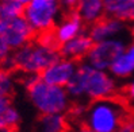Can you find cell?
Here are the masks:
<instances>
[{"label": "cell", "mask_w": 134, "mask_h": 132, "mask_svg": "<svg viewBox=\"0 0 134 132\" xmlns=\"http://www.w3.org/2000/svg\"><path fill=\"white\" fill-rule=\"evenodd\" d=\"M66 92L72 97H88L91 100L113 97L116 92V82L108 70L93 67L90 64L80 65L66 84Z\"/></svg>", "instance_id": "obj_1"}, {"label": "cell", "mask_w": 134, "mask_h": 132, "mask_svg": "<svg viewBox=\"0 0 134 132\" xmlns=\"http://www.w3.org/2000/svg\"><path fill=\"white\" fill-rule=\"evenodd\" d=\"M127 119V109L121 100L98 98L84 112V127L92 132H115Z\"/></svg>", "instance_id": "obj_2"}, {"label": "cell", "mask_w": 134, "mask_h": 132, "mask_svg": "<svg viewBox=\"0 0 134 132\" xmlns=\"http://www.w3.org/2000/svg\"><path fill=\"white\" fill-rule=\"evenodd\" d=\"M26 86L31 103L42 115L62 113L69 105L66 89L42 81L39 74H30L26 80Z\"/></svg>", "instance_id": "obj_3"}, {"label": "cell", "mask_w": 134, "mask_h": 132, "mask_svg": "<svg viewBox=\"0 0 134 132\" xmlns=\"http://www.w3.org/2000/svg\"><path fill=\"white\" fill-rule=\"evenodd\" d=\"M58 50L46 47L42 43H30L20 46L10 58L12 67L27 74H39L52 62L60 58Z\"/></svg>", "instance_id": "obj_4"}, {"label": "cell", "mask_w": 134, "mask_h": 132, "mask_svg": "<svg viewBox=\"0 0 134 132\" xmlns=\"http://www.w3.org/2000/svg\"><path fill=\"white\" fill-rule=\"evenodd\" d=\"M58 11V0H31L25 5L23 16L27 19L35 33H43L54 28Z\"/></svg>", "instance_id": "obj_5"}, {"label": "cell", "mask_w": 134, "mask_h": 132, "mask_svg": "<svg viewBox=\"0 0 134 132\" xmlns=\"http://www.w3.org/2000/svg\"><path fill=\"white\" fill-rule=\"evenodd\" d=\"M35 36V30L27 19L20 15L10 19H0V38L8 45L10 49H18L31 42Z\"/></svg>", "instance_id": "obj_6"}, {"label": "cell", "mask_w": 134, "mask_h": 132, "mask_svg": "<svg viewBox=\"0 0 134 132\" xmlns=\"http://www.w3.org/2000/svg\"><path fill=\"white\" fill-rule=\"evenodd\" d=\"M125 46H126L125 41L121 39L119 36L95 42L91 50L88 51V54H87V61L93 67L102 69V70H108L115 58L125 49Z\"/></svg>", "instance_id": "obj_7"}, {"label": "cell", "mask_w": 134, "mask_h": 132, "mask_svg": "<svg viewBox=\"0 0 134 132\" xmlns=\"http://www.w3.org/2000/svg\"><path fill=\"white\" fill-rule=\"evenodd\" d=\"M77 70V66L73 59L68 58H57L54 62L39 73L41 80L52 84V85H58V86H66V84L70 81L73 74Z\"/></svg>", "instance_id": "obj_8"}, {"label": "cell", "mask_w": 134, "mask_h": 132, "mask_svg": "<svg viewBox=\"0 0 134 132\" xmlns=\"http://www.w3.org/2000/svg\"><path fill=\"white\" fill-rule=\"evenodd\" d=\"M125 30V22L113 18V16H107L99 19L98 22L93 23V26L90 31V36L92 38L93 42H100L104 39H111V38L119 36Z\"/></svg>", "instance_id": "obj_9"}, {"label": "cell", "mask_w": 134, "mask_h": 132, "mask_svg": "<svg viewBox=\"0 0 134 132\" xmlns=\"http://www.w3.org/2000/svg\"><path fill=\"white\" fill-rule=\"evenodd\" d=\"M93 43L95 42L92 41V38L90 35L80 34V35L72 38V39L61 43L58 51H60L61 57L75 61V59H80L83 57H87V54L91 50Z\"/></svg>", "instance_id": "obj_10"}, {"label": "cell", "mask_w": 134, "mask_h": 132, "mask_svg": "<svg viewBox=\"0 0 134 132\" xmlns=\"http://www.w3.org/2000/svg\"><path fill=\"white\" fill-rule=\"evenodd\" d=\"M108 72L116 78H127L134 74V41L125 46L110 66Z\"/></svg>", "instance_id": "obj_11"}, {"label": "cell", "mask_w": 134, "mask_h": 132, "mask_svg": "<svg viewBox=\"0 0 134 132\" xmlns=\"http://www.w3.org/2000/svg\"><path fill=\"white\" fill-rule=\"evenodd\" d=\"M83 30V19L81 16L77 14V11H73L68 15V18L61 23L60 26H57L56 28H53L54 35H56L58 43H64L72 38L77 36L81 34Z\"/></svg>", "instance_id": "obj_12"}, {"label": "cell", "mask_w": 134, "mask_h": 132, "mask_svg": "<svg viewBox=\"0 0 134 132\" xmlns=\"http://www.w3.org/2000/svg\"><path fill=\"white\" fill-rule=\"evenodd\" d=\"M104 14L125 23L134 22V0H103Z\"/></svg>", "instance_id": "obj_13"}, {"label": "cell", "mask_w": 134, "mask_h": 132, "mask_svg": "<svg viewBox=\"0 0 134 132\" xmlns=\"http://www.w3.org/2000/svg\"><path fill=\"white\" fill-rule=\"evenodd\" d=\"M76 11L81 16L83 22L92 24L106 15L103 0H79L76 4Z\"/></svg>", "instance_id": "obj_14"}, {"label": "cell", "mask_w": 134, "mask_h": 132, "mask_svg": "<svg viewBox=\"0 0 134 132\" xmlns=\"http://www.w3.org/2000/svg\"><path fill=\"white\" fill-rule=\"evenodd\" d=\"M39 129L45 132H61L66 129V121L62 113H46L39 119Z\"/></svg>", "instance_id": "obj_15"}, {"label": "cell", "mask_w": 134, "mask_h": 132, "mask_svg": "<svg viewBox=\"0 0 134 132\" xmlns=\"http://www.w3.org/2000/svg\"><path fill=\"white\" fill-rule=\"evenodd\" d=\"M25 11V4L20 0H0V19L20 16Z\"/></svg>", "instance_id": "obj_16"}, {"label": "cell", "mask_w": 134, "mask_h": 132, "mask_svg": "<svg viewBox=\"0 0 134 132\" xmlns=\"http://www.w3.org/2000/svg\"><path fill=\"white\" fill-rule=\"evenodd\" d=\"M14 90L12 78L7 72H0V96H11Z\"/></svg>", "instance_id": "obj_17"}, {"label": "cell", "mask_w": 134, "mask_h": 132, "mask_svg": "<svg viewBox=\"0 0 134 132\" xmlns=\"http://www.w3.org/2000/svg\"><path fill=\"white\" fill-rule=\"evenodd\" d=\"M118 131H121V132H134V121L127 117L121 124V127H119Z\"/></svg>", "instance_id": "obj_18"}, {"label": "cell", "mask_w": 134, "mask_h": 132, "mask_svg": "<svg viewBox=\"0 0 134 132\" xmlns=\"http://www.w3.org/2000/svg\"><path fill=\"white\" fill-rule=\"evenodd\" d=\"M11 106V100L8 96H0V116Z\"/></svg>", "instance_id": "obj_19"}, {"label": "cell", "mask_w": 134, "mask_h": 132, "mask_svg": "<svg viewBox=\"0 0 134 132\" xmlns=\"http://www.w3.org/2000/svg\"><path fill=\"white\" fill-rule=\"evenodd\" d=\"M10 47L2 38H0V61H4L7 57H8V53H10Z\"/></svg>", "instance_id": "obj_20"}, {"label": "cell", "mask_w": 134, "mask_h": 132, "mask_svg": "<svg viewBox=\"0 0 134 132\" xmlns=\"http://www.w3.org/2000/svg\"><path fill=\"white\" fill-rule=\"evenodd\" d=\"M125 93H126V97H127L129 100H131V101H134V78L126 85L125 88Z\"/></svg>", "instance_id": "obj_21"}, {"label": "cell", "mask_w": 134, "mask_h": 132, "mask_svg": "<svg viewBox=\"0 0 134 132\" xmlns=\"http://www.w3.org/2000/svg\"><path fill=\"white\" fill-rule=\"evenodd\" d=\"M58 2H60V4L66 7V8L73 10V8H76V4H77L79 0H58Z\"/></svg>", "instance_id": "obj_22"}, {"label": "cell", "mask_w": 134, "mask_h": 132, "mask_svg": "<svg viewBox=\"0 0 134 132\" xmlns=\"http://www.w3.org/2000/svg\"><path fill=\"white\" fill-rule=\"evenodd\" d=\"M20 2H22L23 4H25V5H26L27 3H30V2H31V0H20Z\"/></svg>", "instance_id": "obj_23"}, {"label": "cell", "mask_w": 134, "mask_h": 132, "mask_svg": "<svg viewBox=\"0 0 134 132\" xmlns=\"http://www.w3.org/2000/svg\"><path fill=\"white\" fill-rule=\"evenodd\" d=\"M131 35L134 36V22H133V26H131Z\"/></svg>", "instance_id": "obj_24"}]
</instances>
